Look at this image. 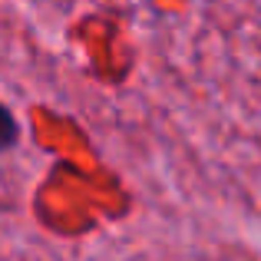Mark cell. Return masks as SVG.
Wrapping results in <instances>:
<instances>
[{
    "instance_id": "6da1fadb",
    "label": "cell",
    "mask_w": 261,
    "mask_h": 261,
    "mask_svg": "<svg viewBox=\"0 0 261 261\" xmlns=\"http://www.w3.org/2000/svg\"><path fill=\"white\" fill-rule=\"evenodd\" d=\"M17 136H20V126H17V119H13V113L0 102V152L4 149H10L13 142H17Z\"/></svg>"
}]
</instances>
